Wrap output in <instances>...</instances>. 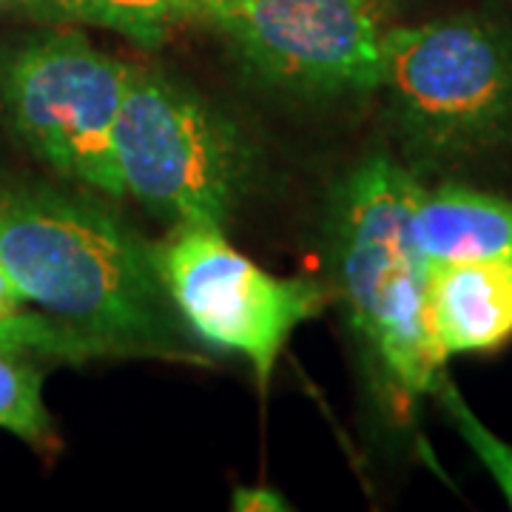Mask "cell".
Masks as SVG:
<instances>
[{"label": "cell", "mask_w": 512, "mask_h": 512, "mask_svg": "<svg viewBox=\"0 0 512 512\" xmlns=\"http://www.w3.org/2000/svg\"><path fill=\"white\" fill-rule=\"evenodd\" d=\"M0 262L26 302L114 356H174L154 251L106 208L49 188H0Z\"/></svg>", "instance_id": "1"}, {"label": "cell", "mask_w": 512, "mask_h": 512, "mask_svg": "<svg viewBox=\"0 0 512 512\" xmlns=\"http://www.w3.org/2000/svg\"><path fill=\"white\" fill-rule=\"evenodd\" d=\"M379 89L424 163L512 148V26L484 15L390 26Z\"/></svg>", "instance_id": "2"}, {"label": "cell", "mask_w": 512, "mask_h": 512, "mask_svg": "<svg viewBox=\"0 0 512 512\" xmlns=\"http://www.w3.org/2000/svg\"><path fill=\"white\" fill-rule=\"evenodd\" d=\"M123 197L174 225L225 231L254 180L242 128L200 92L151 66H134L114 126Z\"/></svg>", "instance_id": "3"}, {"label": "cell", "mask_w": 512, "mask_h": 512, "mask_svg": "<svg viewBox=\"0 0 512 512\" xmlns=\"http://www.w3.org/2000/svg\"><path fill=\"white\" fill-rule=\"evenodd\" d=\"M131 63L74 29L29 37L0 55V109L37 160L57 174L123 197L114 126Z\"/></svg>", "instance_id": "4"}, {"label": "cell", "mask_w": 512, "mask_h": 512, "mask_svg": "<svg viewBox=\"0 0 512 512\" xmlns=\"http://www.w3.org/2000/svg\"><path fill=\"white\" fill-rule=\"evenodd\" d=\"M151 251L174 311L202 342L248 359L262 390L293 330L328 299L316 279L268 274L217 228L174 225Z\"/></svg>", "instance_id": "5"}, {"label": "cell", "mask_w": 512, "mask_h": 512, "mask_svg": "<svg viewBox=\"0 0 512 512\" xmlns=\"http://www.w3.org/2000/svg\"><path fill=\"white\" fill-rule=\"evenodd\" d=\"M390 9V0H208L202 20L259 80L339 97L379 89Z\"/></svg>", "instance_id": "6"}, {"label": "cell", "mask_w": 512, "mask_h": 512, "mask_svg": "<svg viewBox=\"0 0 512 512\" xmlns=\"http://www.w3.org/2000/svg\"><path fill=\"white\" fill-rule=\"evenodd\" d=\"M419 191V177L387 157L362 163L339 188L333 205V265L353 330L365 322L387 279L421 265L413 245Z\"/></svg>", "instance_id": "7"}, {"label": "cell", "mask_w": 512, "mask_h": 512, "mask_svg": "<svg viewBox=\"0 0 512 512\" xmlns=\"http://www.w3.org/2000/svg\"><path fill=\"white\" fill-rule=\"evenodd\" d=\"M356 333L373 353L399 407H410L421 393H430L444 373L447 353L430 325L421 265L404 268L402 274L387 279Z\"/></svg>", "instance_id": "8"}, {"label": "cell", "mask_w": 512, "mask_h": 512, "mask_svg": "<svg viewBox=\"0 0 512 512\" xmlns=\"http://www.w3.org/2000/svg\"><path fill=\"white\" fill-rule=\"evenodd\" d=\"M430 325L441 350L490 353L512 342V262H441L424 268Z\"/></svg>", "instance_id": "9"}, {"label": "cell", "mask_w": 512, "mask_h": 512, "mask_svg": "<svg viewBox=\"0 0 512 512\" xmlns=\"http://www.w3.org/2000/svg\"><path fill=\"white\" fill-rule=\"evenodd\" d=\"M413 245L424 268L441 262H512V202L464 185H421L413 208Z\"/></svg>", "instance_id": "10"}, {"label": "cell", "mask_w": 512, "mask_h": 512, "mask_svg": "<svg viewBox=\"0 0 512 512\" xmlns=\"http://www.w3.org/2000/svg\"><path fill=\"white\" fill-rule=\"evenodd\" d=\"M205 3L208 0H26L40 18L92 23L143 46H160L177 26L202 20Z\"/></svg>", "instance_id": "11"}, {"label": "cell", "mask_w": 512, "mask_h": 512, "mask_svg": "<svg viewBox=\"0 0 512 512\" xmlns=\"http://www.w3.org/2000/svg\"><path fill=\"white\" fill-rule=\"evenodd\" d=\"M0 427L40 450L55 447V430L43 402V373L26 353L0 350Z\"/></svg>", "instance_id": "12"}, {"label": "cell", "mask_w": 512, "mask_h": 512, "mask_svg": "<svg viewBox=\"0 0 512 512\" xmlns=\"http://www.w3.org/2000/svg\"><path fill=\"white\" fill-rule=\"evenodd\" d=\"M0 350L26 353V356H52L63 362H89L97 356H114V350L106 348L92 336L74 330L72 325L60 322L49 313H15L0 322Z\"/></svg>", "instance_id": "13"}, {"label": "cell", "mask_w": 512, "mask_h": 512, "mask_svg": "<svg viewBox=\"0 0 512 512\" xmlns=\"http://www.w3.org/2000/svg\"><path fill=\"white\" fill-rule=\"evenodd\" d=\"M430 393H436L441 410L447 413V419L453 421V427H456L461 441L476 453L478 461L484 464V470L495 478L498 490L504 493V498H507V504H510L512 510V444L498 439L493 430L478 419L476 413H473V407L464 402V396L458 393L456 382L447 373H441Z\"/></svg>", "instance_id": "14"}, {"label": "cell", "mask_w": 512, "mask_h": 512, "mask_svg": "<svg viewBox=\"0 0 512 512\" xmlns=\"http://www.w3.org/2000/svg\"><path fill=\"white\" fill-rule=\"evenodd\" d=\"M231 507L239 512H282L291 510L288 498L271 487H237L231 493Z\"/></svg>", "instance_id": "15"}, {"label": "cell", "mask_w": 512, "mask_h": 512, "mask_svg": "<svg viewBox=\"0 0 512 512\" xmlns=\"http://www.w3.org/2000/svg\"><path fill=\"white\" fill-rule=\"evenodd\" d=\"M23 302H26V299H23V293H20V288L15 285V279L9 276V271H6L3 262H0V322L23 311Z\"/></svg>", "instance_id": "16"}]
</instances>
